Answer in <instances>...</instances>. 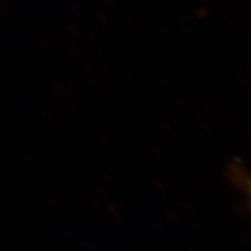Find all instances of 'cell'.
Returning <instances> with one entry per match:
<instances>
[{
    "label": "cell",
    "mask_w": 251,
    "mask_h": 251,
    "mask_svg": "<svg viewBox=\"0 0 251 251\" xmlns=\"http://www.w3.org/2000/svg\"><path fill=\"white\" fill-rule=\"evenodd\" d=\"M230 177L232 178L235 185L246 195L251 206V172L234 164L230 169Z\"/></svg>",
    "instance_id": "obj_1"
}]
</instances>
